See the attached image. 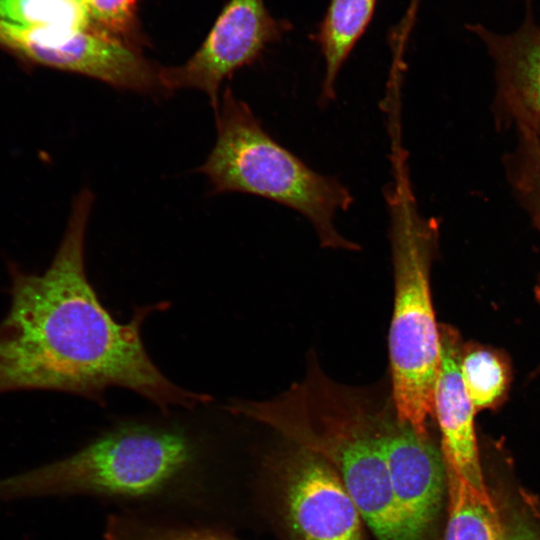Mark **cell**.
Returning <instances> with one entry per match:
<instances>
[{
  "mask_svg": "<svg viewBox=\"0 0 540 540\" xmlns=\"http://www.w3.org/2000/svg\"><path fill=\"white\" fill-rule=\"evenodd\" d=\"M259 492L278 540H368V529L335 469L287 441L266 455Z\"/></svg>",
  "mask_w": 540,
  "mask_h": 540,
  "instance_id": "6",
  "label": "cell"
},
{
  "mask_svg": "<svg viewBox=\"0 0 540 540\" xmlns=\"http://www.w3.org/2000/svg\"><path fill=\"white\" fill-rule=\"evenodd\" d=\"M404 164L395 158V180L385 196L395 284L388 337L392 398L399 422L429 434L440 363L429 270L439 226L419 213Z\"/></svg>",
  "mask_w": 540,
  "mask_h": 540,
  "instance_id": "2",
  "label": "cell"
},
{
  "mask_svg": "<svg viewBox=\"0 0 540 540\" xmlns=\"http://www.w3.org/2000/svg\"><path fill=\"white\" fill-rule=\"evenodd\" d=\"M93 195L76 197L67 228L43 273L10 262V305L0 322V394L71 393L100 401L111 387L129 389L162 410L193 408L211 397L171 382L150 359L141 325L151 307L119 323L99 301L84 259Z\"/></svg>",
  "mask_w": 540,
  "mask_h": 540,
  "instance_id": "1",
  "label": "cell"
},
{
  "mask_svg": "<svg viewBox=\"0 0 540 540\" xmlns=\"http://www.w3.org/2000/svg\"><path fill=\"white\" fill-rule=\"evenodd\" d=\"M198 446L180 430L127 424L75 453L0 479V501L44 496L97 495L141 499L185 480Z\"/></svg>",
  "mask_w": 540,
  "mask_h": 540,
  "instance_id": "5",
  "label": "cell"
},
{
  "mask_svg": "<svg viewBox=\"0 0 540 540\" xmlns=\"http://www.w3.org/2000/svg\"><path fill=\"white\" fill-rule=\"evenodd\" d=\"M0 22L51 31L91 26L77 0H0Z\"/></svg>",
  "mask_w": 540,
  "mask_h": 540,
  "instance_id": "15",
  "label": "cell"
},
{
  "mask_svg": "<svg viewBox=\"0 0 540 540\" xmlns=\"http://www.w3.org/2000/svg\"><path fill=\"white\" fill-rule=\"evenodd\" d=\"M462 381L474 408L494 403L505 389V371L498 358L486 350H474L460 359Z\"/></svg>",
  "mask_w": 540,
  "mask_h": 540,
  "instance_id": "16",
  "label": "cell"
},
{
  "mask_svg": "<svg viewBox=\"0 0 540 540\" xmlns=\"http://www.w3.org/2000/svg\"><path fill=\"white\" fill-rule=\"evenodd\" d=\"M381 437L393 497L411 540H442L448 474L441 448L397 418L382 417Z\"/></svg>",
  "mask_w": 540,
  "mask_h": 540,
  "instance_id": "9",
  "label": "cell"
},
{
  "mask_svg": "<svg viewBox=\"0 0 540 540\" xmlns=\"http://www.w3.org/2000/svg\"><path fill=\"white\" fill-rule=\"evenodd\" d=\"M488 494L499 522L498 540H540V500L509 466L482 463Z\"/></svg>",
  "mask_w": 540,
  "mask_h": 540,
  "instance_id": "13",
  "label": "cell"
},
{
  "mask_svg": "<svg viewBox=\"0 0 540 540\" xmlns=\"http://www.w3.org/2000/svg\"><path fill=\"white\" fill-rule=\"evenodd\" d=\"M440 363L433 394V412L441 432L446 465L471 487L488 495L474 427V406L460 373V353L455 333L442 327Z\"/></svg>",
  "mask_w": 540,
  "mask_h": 540,
  "instance_id": "10",
  "label": "cell"
},
{
  "mask_svg": "<svg viewBox=\"0 0 540 540\" xmlns=\"http://www.w3.org/2000/svg\"><path fill=\"white\" fill-rule=\"evenodd\" d=\"M104 540H235L207 529L153 522L127 515L111 516Z\"/></svg>",
  "mask_w": 540,
  "mask_h": 540,
  "instance_id": "17",
  "label": "cell"
},
{
  "mask_svg": "<svg viewBox=\"0 0 540 540\" xmlns=\"http://www.w3.org/2000/svg\"><path fill=\"white\" fill-rule=\"evenodd\" d=\"M377 0H330L317 33L325 71L320 101L335 98V81L343 63L372 20Z\"/></svg>",
  "mask_w": 540,
  "mask_h": 540,
  "instance_id": "12",
  "label": "cell"
},
{
  "mask_svg": "<svg viewBox=\"0 0 540 540\" xmlns=\"http://www.w3.org/2000/svg\"><path fill=\"white\" fill-rule=\"evenodd\" d=\"M520 131L523 146L518 179L519 188L540 227V133L524 128H520ZM538 295L540 298V287Z\"/></svg>",
  "mask_w": 540,
  "mask_h": 540,
  "instance_id": "19",
  "label": "cell"
},
{
  "mask_svg": "<svg viewBox=\"0 0 540 540\" xmlns=\"http://www.w3.org/2000/svg\"><path fill=\"white\" fill-rule=\"evenodd\" d=\"M77 1L94 29L139 49L138 0Z\"/></svg>",
  "mask_w": 540,
  "mask_h": 540,
  "instance_id": "18",
  "label": "cell"
},
{
  "mask_svg": "<svg viewBox=\"0 0 540 540\" xmlns=\"http://www.w3.org/2000/svg\"><path fill=\"white\" fill-rule=\"evenodd\" d=\"M0 47L27 63L88 76L115 88L164 91L160 68L138 48L93 27L51 31L0 22Z\"/></svg>",
  "mask_w": 540,
  "mask_h": 540,
  "instance_id": "7",
  "label": "cell"
},
{
  "mask_svg": "<svg viewBox=\"0 0 540 540\" xmlns=\"http://www.w3.org/2000/svg\"><path fill=\"white\" fill-rule=\"evenodd\" d=\"M288 28L269 13L264 0H229L191 58L180 66L159 69L163 90L199 89L216 111L223 81L255 61Z\"/></svg>",
  "mask_w": 540,
  "mask_h": 540,
  "instance_id": "8",
  "label": "cell"
},
{
  "mask_svg": "<svg viewBox=\"0 0 540 540\" xmlns=\"http://www.w3.org/2000/svg\"><path fill=\"white\" fill-rule=\"evenodd\" d=\"M448 504L442 540H498L499 522L488 495L447 466Z\"/></svg>",
  "mask_w": 540,
  "mask_h": 540,
  "instance_id": "14",
  "label": "cell"
},
{
  "mask_svg": "<svg viewBox=\"0 0 540 540\" xmlns=\"http://www.w3.org/2000/svg\"><path fill=\"white\" fill-rule=\"evenodd\" d=\"M217 139L198 169L214 193L242 192L277 202L304 215L323 247L358 249L334 225L338 210L353 203L350 191L322 175L276 142L250 107L226 88L216 109Z\"/></svg>",
  "mask_w": 540,
  "mask_h": 540,
  "instance_id": "4",
  "label": "cell"
},
{
  "mask_svg": "<svg viewBox=\"0 0 540 540\" xmlns=\"http://www.w3.org/2000/svg\"><path fill=\"white\" fill-rule=\"evenodd\" d=\"M358 403L298 388L286 398L252 402L249 418L326 460L337 472L375 540H411L397 509L381 437V416Z\"/></svg>",
  "mask_w": 540,
  "mask_h": 540,
  "instance_id": "3",
  "label": "cell"
},
{
  "mask_svg": "<svg viewBox=\"0 0 540 540\" xmlns=\"http://www.w3.org/2000/svg\"><path fill=\"white\" fill-rule=\"evenodd\" d=\"M523 24L514 33L499 35L480 24L469 25L494 59L499 95L519 128L540 133V27L526 2Z\"/></svg>",
  "mask_w": 540,
  "mask_h": 540,
  "instance_id": "11",
  "label": "cell"
},
{
  "mask_svg": "<svg viewBox=\"0 0 540 540\" xmlns=\"http://www.w3.org/2000/svg\"><path fill=\"white\" fill-rule=\"evenodd\" d=\"M421 0H410L404 17L398 24L399 30L404 34H410L416 20L419 3Z\"/></svg>",
  "mask_w": 540,
  "mask_h": 540,
  "instance_id": "20",
  "label": "cell"
}]
</instances>
